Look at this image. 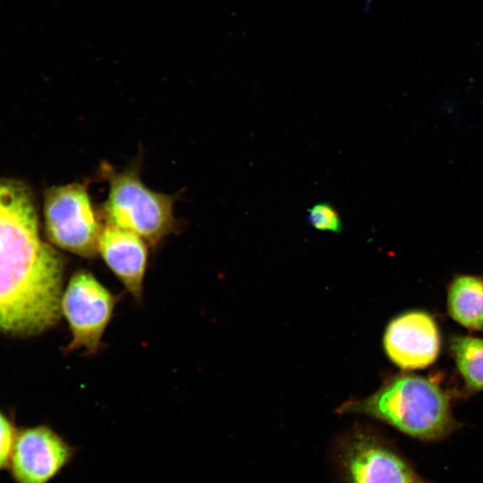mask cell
<instances>
[{
	"mask_svg": "<svg viewBox=\"0 0 483 483\" xmlns=\"http://www.w3.org/2000/svg\"><path fill=\"white\" fill-rule=\"evenodd\" d=\"M64 262L42 241L30 189L0 179V329L36 335L61 315Z\"/></svg>",
	"mask_w": 483,
	"mask_h": 483,
	"instance_id": "obj_1",
	"label": "cell"
},
{
	"mask_svg": "<svg viewBox=\"0 0 483 483\" xmlns=\"http://www.w3.org/2000/svg\"><path fill=\"white\" fill-rule=\"evenodd\" d=\"M337 411L373 418L422 441L441 440L457 426L451 395L440 381L409 373L390 377L374 394L348 401Z\"/></svg>",
	"mask_w": 483,
	"mask_h": 483,
	"instance_id": "obj_2",
	"label": "cell"
},
{
	"mask_svg": "<svg viewBox=\"0 0 483 483\" xmlns=\"http://www.w3.org/2000/svg\"><path fill=\"white\" fill-rule=\"evenodd\" d=\"M109 192L102 207L106 224L131 231L151 246L175 229L174 197L148 189L137 166L122 172L104 168Z\"/></svg>",
	"mask_w": 483,
	"mask_h": 483,
	"instance_id": "obj_3",
	"label": "cell"
},
{
	"mask_svg": "<svg viewBox=\"0 0 483 483\" xmlns=\"http://www.w3.org/2000/svg\"><path fill=\"white\" fill-rule=\"evenodd\" d=\"M334 463L342 483H429L375 430L358 426L336 442Z\"/></svg>",
	"mask_w": 483,
	"mask_h": 483,
	"instance_id": "obj_4",
	"label": "cell"
},
{
	"mask_svg": "<svg viewBox=\"0 0 483 483\" xmlns=\"http://www.w3.org/2000/svg\"><path fill=\"white\" fill-rule=\"evenodd\" d=\"M43 213L46 234L51 243L83 258L97 255L103 225L85 185L73 182L48 189Z\"/></svg>",
	"mask_w": 483,
	"mask_h": 483,
	"instance_id": "obj_5",
	"label": "cell"
},
{
	"mask_svg": "<svg viewBox=\"0 0 483 483\" xmlns=\"http://www.w3.org/2000/svg\"><path fill=\"white\" fill-rule=\"evenodd\" d=\"M116 297L90 272L79 270L71 277L61 299L72 340L65 351L82 349L95 354L112 318Z\"/></svg>",
	"mask_w": 483,
	"mask_h": 483,
	"instance_id": "obj_6",
	"label": "cell"
},
{
	"mask_svg": "<svg viewBox=\"0 0 483 483\" xmlns=\"http://www.w3.org/2000/svg\"><path fill=\"white\" fill-rule=\"evenodd\" d=\"M75 449L47 425L18 430L8 471L14 483H49L72 460Z\"/></svg>",
	"mask_w": 483,
	"mask_h": 483,
	"instance_id": "obj_7",
	"label": "cell"
},
{
	"mask_svg": "<svg viewBox=\"0 0 483 483\" xmlns=\"http://www.w3.org/2000/svg\"><path fill=\"white\" fill-rule=\"evenodd\" d=\"M384 348L392 362L402 369H425L438 358L441 335L435 318L414 309L393 318L384 335Z\"/></svg>",
	"mask_w": 483,
	"mask_h": 483,
	"instance_id": "obj_8",
	"label": "cell"
},
{
	"mask_svg": "<svg viewBox=\"0 0 483 483\" xmlns=\"http://www.w3.org/2000/svg\"><path fill=\"white\" fill-rule=\"evenodd\" d=\"M97 253L134 299L140 301L148 262L145 240L131 231L105 224Z\"/></svg>",
	"mask_w": 483,
	"mask_h": 483,
	"instance_id": "obj_9",
	"label": "cell"
},
{
	"mask_svg": "<svg viewBox=\"0 0 483 483\" xmlns=\"http://www.w3.org/2000/svg\"><path fill=\"white\" fill-rule=\"evenodd\" d=\"M446 303L455 322L472 331H483V277L456 275L448 284Z\"/></svg>",
	"mask_w": 483,
	"mask_h": 483,
	"instance_id": "obj_10",
	"label": "cell"
},
{
	"mask_svg": "<svg viewBox=\"0 0 483 483\" xmlns=\"http://www.w3.org/2000/svg\"><path fill=\"white\" fill-rule=\"evenodd\" d=\"M449 350L466 392L483 391V338L454 335Z\"/></svg>",
	"mask_w": 483,
	"mask_h": 483,
	"instance_id": "obj_11",
	"label": "cell"
},
{
	"mask_svg": "<svg viewBox=\"0 0 483 483\" xmlns=\"http://www.w3.org/2000/svg\"><path fill=\"white\" fill-rule=\"evenodd\" d=\"M308 222L316 230L342 233L343 220L338 210L328 202H319L308 209Z\"/></svg>",
	"mask_w": 483,
	"mask_h": 483,
	"instance_id": "obj_12",
	"label": "cell"
},
{
	"mask_svg": "<svg viewBox=\"0 0 483 483\" xmlns=\"http://www.w3.org/2000/svg\"><path fill=\"white\" fill-rule=\"evenodd\" d=\"M17 432L11 419L0 411V471L8 470Z\"/></svg>",
	"mask_w": 483,
	"mask_h": 483,
	"instance_id": "obj_13",
	"label": "cell"
}]
</instances>
